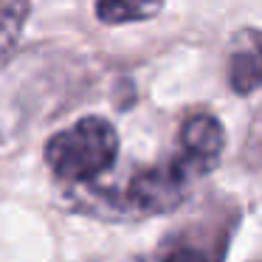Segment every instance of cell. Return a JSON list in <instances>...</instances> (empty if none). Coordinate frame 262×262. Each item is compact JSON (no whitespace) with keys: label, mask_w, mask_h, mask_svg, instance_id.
<instances>
[{"label":"cell","mask_w":262,"mask_h":262,"mask_svg":"<svg viewBox=\"0 0 262 262\" xmlns=\"http://www.w3.org/2000/svg\"><path fill=\"white\" fill-rule=\"evenodd\" d=\"M46 164L62 183H91L119 158V133L102 116H85L46 141Z\"/></svg>","instance_id":"1"},{"label":"cell","mask_w":262,"mask_h":262,"mask_svg":"<svg viewBox=\"0 0 262 262\" xmlns=\"http://www.w3.org/2000/svg\"><path fill=\"white\" fill-rule=\"evenodd\" d=\"M211 166L194 161L192 155L178 149L166 164H155L149 169L138 172L127 186V203L133 209L144 211V214H161V211H172L189 198L194 183L206 178Z\"/></svg>","instance_id":"2"},{"label":"cell","mask_w":262,"mask_h":262,"mask_svg":"<svg viewBox=\"0 0 262 262\" xmlns=\"http://www.w3.org/2000/svg\"><path fill=\"white\" fill-rule=\"evenodd\" d=\"M226 79L228 88L239 96L262 88V31L243 29L231 37L226 59Z\"/></svg>","instance_id":"3"},{"label":"cell","mask_w":262,"mask_h":262,"mask_svg":"<svg viewBox=\"0 0 262 262\" xmlns=\"http://www.w3.org/2000/svg\"><path fill=\"white\" fill-rule=\"evenodd\" d=\"M223 147H226V130H223V124L214 119V116L198 113V116H192V119L183 121L181 147H178L181 152L192 155L194 161H200V164H206V166L214 169V164L220 161Z\"/></svg>","instance_id":"4"},{"label":"cell","mask_w":262,"mask_h":262,"mask_svg":"<svg viewBox=\"0 0 262 262\" xmlns=\"http://www.w3.org/2000/svg\"><path fill=\"white\" fill-rule=\"evenodd\" d=\"M29 14L31 0H0V65H6L17 51Z\"/></svg>","instance_id":"5"},{"label":"cell","mask_w":262,"mask_h":262,"mask_svg":"<svg viewBox=\"0 0 262 262\" xmlns=\"http://www.w3.org/2000/svg\"><path fill=\"white\" fill-rule=\"evenodd\" d=\"M164 0H96V17L107 26L141 23L161 14Z\"/></svg>","instance_id":"6"},{"label":"cell","mask_w":262,"mask_h":262,"mask_svg":"<svg viewBox=\"0 0 262 262\" xmlns=\"http://www.w3.org/2000/svg\"><path fill=\"white\" fill-rule=\"evenodd\" d=\"M161 262H220V254L209 251L206 245H198V243H175L164 251Z\"/></svg>","instance_id":"7"}]
</instances>
